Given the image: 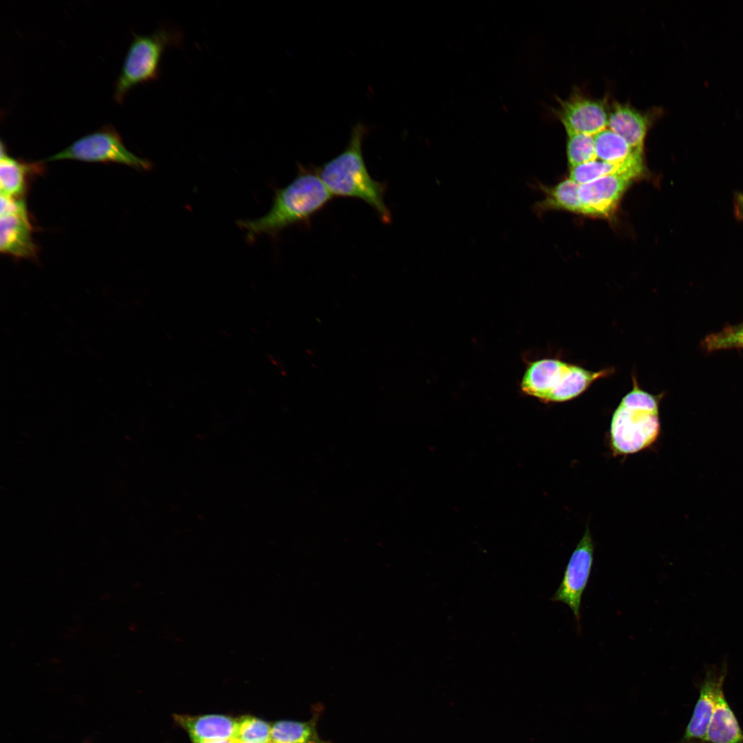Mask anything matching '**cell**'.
<instances>
[{"label":"cell","instance_id":"cell-3","mask_svg":"<svg viewBox=\"0 0 743 743\" xmlns=\"http://www.w3.org/2000/svg\"><path fill=\"white\" fill-rule=\"evenodd\" d=\"M660 430L658 398L638 386L622 399L610 424V442L616 455L640 451L657 439Z\"/></svg>","mask_w":743,"mask_h":743},{"label":"cell","instance_id":"cell-10","mask_svg":"<svg viewBox=\"0 0 743 743\" xmlns=\"http://www.w3.org/2000/svg\"><path fill=\"white\" fill-rule=\"evenodd\" d=\"M727 666L709 667L700 687L699 697L682 737L674 743H704L717 695L723 687Z\"/></svg>","mask_w":743,"mask_h":743},{"label":"cell","instance_id":"cell-8","mask_svg":"<svg viewBox=\"0 0 743 743\" xmlns=\"http://www.w3.org/2000/svg\"><path fill=\"white\" fill-rule=\"evenodd\" d=\"M32 233V227L25 201L1 195V252L19 258L34 257L37 247Z\"/></svg>","mask_w":743,"mask_h":743},{"label":"cell","instance_id":"cell-20","mask_svg":"<svg viewBox=\"0 0 743 743\" xmlns=\"http://www.w3.org/2000/svg\"><path fill=\"white\" fill-rule=\"evenodd\" d=\"M566 151L570 167L597 159L594 136L567 133Z\"/></svg>","mask_w":743,"mask_h":743},{"label":"cell","instance_id":"cell-18","mask_svg":"<svg viewBox=\"0 0 743 743\" xmlns=\"http://www.w3.org/2000/svg\"><path fill=\"white\" fill-rule=\"evenodd\" d=\"M37 164L23 163L10 157L1 142L0 189L1 195L21 198L25 189L26 177Z\"/></svg>","mask_w":743,"mask_h":743},{"label":"cell","instance_id":"cell-21","mask_svg":"<svg viewBox=\"0 0 743 743\" xmlns=\"http://www.w3.org/2000/svg\"><path fill=\"white\" fill-rule=\"evenodd\" d=\"M272 725L263 720L245 715L238 718L235 739L248 743H268Z\"/></svg>","mask_w":743,"mask_h":743},{"label":"cell","instance_id":"cell-4","mask_svg":"<svg viewBox=\"0 0 743 743\" xmlns=\"http://www.w3.org/2000/svg\"><path fill=\"white\" fill-rule=\"evenodd\" d=\"M181 40L180 32L166 28L149 34H134L116 80L115 100L120 103L134 86L158 79L164 52L170 46L180 44Z\"/></svg>","mask_w":743,"mask_h":743},{"label":"cell","instance_id":"cell-19","mask_svg":"<svg viewBox=\"0 0 743 743\" xmlns=\"http://www.w3.org/2000/svg\"><path fill=\"white\" fill-rule=\"evenodd\" d=\"M597 159L613 164H622L638 155L621 136L605 128L594 136Z\"/></svg>","mask_w":743,"mask_h":743},{"label":"cell","instance_id":"cell-17","mask_svg":"<svg viewBox=\"0 0 743 743\" xmlns=\"http://www.w3.org/2000/svg\"><path fill=\"white\" fill-rule=\"evenodd\" d=\"M320 707L314 709L310 720L305 722L279 720L272 725L268 743H332L323 740L317 731Z\"/></svg>","mask_w":743,"mask_h":743},{"label":"cell","instance_id":"cell-5","mask_svg":"<svg viewBox=\"0 0 743 743\" xmlns=\"http://www.w3.org/2000/svg\"><path fill=\"white\" fill-rule=\"evenodd\" d=\"M582 385L577 365L555 358L529 363L520 386L522 391L544 402H561L579 395Z\"/></svg>","mask_w":743,"mask_h":743},{"label":"cell","instance_id":"cell-1","mask_svg":"<svg viewBox=\"0 0 743 743\" xmlns=\"http://www.w3.org/2000/svg\"><path fill=\"white\" fill-rule=\"evenodd\" d=\"M369 128L355 124L347 144L338 155L316 169L332 195L360 200L369 205L384 224H389L391 215L385 202V183L372 178L363 153V142Z\"/></svg>","mask_w":743,"mask_h":743},{"label":"cell","instance_id":"cell-11","mask_svg":"<svg viewBox=\"0 0 743 743\" xmlns=\"http://www.w3.org/2000/svg\"><path fill=\"white\" fill-rule=\"evenodd\" d=\"M662 110L642 111L628 103H610L607 128L623 138L635 151L643 153L646 136Z\"/></svg>","mask_w":743,"mask_h":743},{"label":"cell","instance_id":"cell-7","mask_svg":"<svg viewBox=\"0 0 743 743\" xmlns=\"http://www.w3.org/2000/svg\"><path fill=\"white\" fill-rule=\"evenodd\" d=\"M594 546L588 528L572 553L562 580L551 598L566 604L572 610L579 631L581 629L582 596L588 584L593 563Z\"/></svg>","mask_w":743,"mask_h":743},{"label":"cell","instance_id":"cell-24","mask_svg":"<svg viewBox=\"0 0 743 743\" xmlns=\"http://www.w3.org/2000/svg\"><path fill=\"white\" fill-rule=\"evenodd\" d=\"M235 742H236V740H235V739H233V740H217V741H210V742H197V743H235Z\"/></svg>","mask_w":743,"mask_h":743},{"label":"cell","instance_id":"cell-6","mask_svg":"<svg viewBox=\"0 0 743 743\" xmlns=\"http://www.w3.org/2000/svg\"><path fill=\"white\" fill-rule=\"evenodd\" d=\"M62 160L114 162L145 170L151 166L149 161L130 152L125 147L116 129L111 125H105L80 138L62 151L46 158V161Z\"/></svg>","mask_w":743,"mask_h":743},{"label":"cell","instance_id":"cell-14","mask_svg":"<svg viewBox=\"0 0 743 743\" xmlns=\"http://www.w3.org/2000/svg\"><path fill=\"white\" fill-rule=\"evenodd\" d=\"M704 743H743V731L725 698L723 687L717 695Z\"/></svg>","mask_w":743,"mask_h":743},{"label":"cell","instance_id":"cell-2","mask_svg":"<svg viewBox=\"0 0 743 743\" xmlns=\"http://www.w3.org/2000/svg\"><path fill=\"white\" fill-rule=\"evenodd\" d=\"M332 197L316 169L300 166L292 181L275 191L266 214L256 219L239 221L238 225L252 239L263 234L274 236L290 226L308 223Z\"/></svg>","mask_w":743,"mask_h":743},{"label":"cell","instance_id":"cell-26","mask_svg":"<svg viewBox=\"0 0 743 743\" xmlns=\"http://www.w3.org/2000/svg\"><path fill=\"white\" fill-rule=\"evenodd\" d=\"M80 743H91V742H89L88 741H85V742H80Z\"/></svg>","mask_w":743,"mask_h":743},{"label":"cell","instance_id":"cell-25","mask_svg":"<svg viewBox=\"0 0 743 743\" xmlns=\"http://www.w3.org/2000/svg\"><path fill=\"white\" fill-rule=\"evenodd\" d=\"M235 743H248V742H241V741H239V740H236Z\"/></svg>","mask_w":743,"mask_h":743},{"label":"cell","instance_id":"cell-12","mask_svg":"<svg viewBox=\"0 0 743 743\" xmlns=\"http://www.w3.org/2000/svg\"><path fill=\"white\" fill-rule=\"evenodd\" d=\"M634 179L629 175L614 174L579 185L582 214L599 217L610 215Z\"/></svg>","mask_w":743,"mask_h":743},{"label":"cell","instance_id":"cell-22","mask_svg":"<svg viewBox=\"0 0 743 743\" xmlns=\"http://www.w3.org/2000/svg\"><path fill=\"white\" fill-rule=\"evenodd\" d=\"M702 347L707 352L737 348L743 349V323L725 327L707 336Z\"/></svg>","mask_w":743,"mask_h":743},{"label":"cell","instance_id":"cell-16","mask_svg":"<svg viewBox=\"0 0 743 743\" xmlns=\"http://www.w3.org/2000/svg\"><path fill=\"white\" fill-rule=\"evenodd\" d=\"M543 194L544 198L535 203L533 212L539 217L547 211L566 210L582 213L579 198V184L570 178L564 180L554 186H547L539 183L535 186Z\"/></svg>","mask_w":743,"mask_h":743},{"label":"cell","instance_id":"cell-15","mask_svg":"<svg viewBox=\"0 0 743 743\" xmlns=\"http://www.w3.org/2000/svg\"><path fill=\"white\" fill-rule=\"evenodd\" d=\"M643 155H636L622 164L609 163L596 159L570 167L569 178L579 185L614 174L627 175L635 178L643 172Z\"/></svg>","mask_w":743,"mask_h":743},{"label":"cell","instance_id":"cell-9","mask_svg":"<svg viewBox=\"0 0 743 743\" xmlns=\"http://www.w3.org/2000/svg\"><path fill=\"white\" fill-rule=\"evenodd\" d=\"M559 107L553 109L566 133L594 136L607 127L610 103L607 97L594 98L579 90L566 99L557 98Z\"/></svg>","mask_w":743,"mask_h":743},{"label":"cell","instance_id":"cell-13","mask_svg":"<svg viewBox=\"0 0 743 743\" xmlns=\"http://www.w3.org/2000/svg\"><path fill=\"white\" fill-rule=\"evenodd\" d=\"M175 722L183 728L194 743L235 739L238 719L228 715H174Z\"/></svg>","mask_w":743,"mask_h":743},{"label":"cell","instance_id":"cell-23","mask_svg":"<svg viewBox=\"0 0 743 743\" xmlns=\"http://www.w3.org/2000/svg\"><path fill=\"white\" fill-rule=\"evenodd\" d=\"M733 215L739 222H743V191H735L733 195Z\"/></svg>","mask_w":743,"mask_h":743}]
</instances>
